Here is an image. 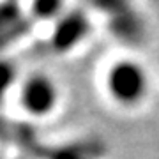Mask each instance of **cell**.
Masks as SVG:
<instances>
[{
	"mask_svg": "<svg viewBox=\"0 0 159 159\" xmlns=\"http://www.w3.org/2000/svg\"><path fill=\"white\" fill-rule=\"evenodd\" d=\"M102 87L113 104L133 110L147 101L150 94V73L136 57H117L104 69Z\"/></svg>",
	"mask_w": 159,
	"mask_h": 159,
	"instance_id": "cell-1",
	"label": "cell"
},
{
	"mask_svg": "<svg viewBox=\"0 0 159 159\" xmlns=\"http://www.w3.org/2000/svg\"><path fill=\"white\" fill-rule=\"evenodd\" d=\"M18 104L32 119L51 117L60 106L62 92L57 80L48 73H30L20 80L18 85Z\"/></svg>",
	"mask_w": 159,
	"mask_h": 159,
	"instance_id": "cell-2",
	"label": "cell"
},
{
	"mask_svg": "<svg viewBox=\"0 0 159 159\" xmlns=\"http://www.w3.org/2000/svg\"><path fill=\"white\" fill-rule=\"evenodd\" d=\"M92 34L90 16L83 9L64 11L53 21V29L48 37L51 51L57 55H66L78 50Z\"/></svg>",
	"mask_w": 159,
	"mask_h": 159,
	"instance_id": "cell-3",
	"label": "cell"
},
{
	"mask_svg": "<svg viewBox=\"0 0 159 159\" xmlns=\"http://www.w3.org/2000/svg\"><path fill=\"white\" fill-rule=\"evenodd\" d=\"M25 27V16L16 4L0 6V48L6 46L11 39L20 37Z\"/></svg>",
	"mask_w": 159,
	"mask_h": 159,
	"instance_id": "cell-4",
	"label": "cell"
},
{
	"mask_svg": "<svg viewBox=\"0 0 159 159\" xmlns=\"http://www.w3.org/2000/svg\"><path fill=\"white\" fill-rule=\"evenodd\" d=\"M111 27L117 37H124L127 41H136V37L142 34V27L136 21L134 12H115Z\"/></svg>",
	"mask_w": 159,
	"mask_h": 159,
	"instance_id": "cell-5",
	"label": "cell"
},
{
	"mask_svg": "<svg viewBox=\"0 0 159 159\" xmlns=\"http://www.w3.org/2000/svg\"><path fill=\"white\" fill-rule=\"evenodd\" d=\"M18 85L20 81H18V71L14 64L6 58H0V104L14 90V87L18 89Z\"/></svg>",
	"mask_w": 159,
	"mask_h": 159,
	"instance_id": "cell-6",
	"label": "cell"
},
{
	"mask_svg": "<svg viewBox=\"0 0 159 159\" xmlns=\"http://www.w3.org/2000/svg\"><path fill=\"white\" fill-rule=\"evenodd\" d=\"M66 11L64 9V4H58V2H35L30 6V16L35 18V20H57L62 12Z\"/></svg>",
	"mask_w": 159,
	"mask_h": 159,
	"instance_id": "cell-7",
	"label": "cell"
}]
</instances>
